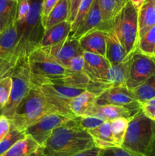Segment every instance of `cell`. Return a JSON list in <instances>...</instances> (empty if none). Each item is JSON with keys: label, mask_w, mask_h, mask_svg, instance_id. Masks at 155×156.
<instances>
[{"label": "cell", "mask_w": 155, "mask_h": 156, "mask_svg": "<svg viewBox=\"0 0 155 156\" xmlns=\"http://www.w3.org/2000/svg\"><path fill=\"white\" fill-rule=\"evenodd\" d=\"M30 10V4L29 0H18V8H17V15L15 24L18 30L19 37H21Z\"/></svg>", "instance_id": "31"}, {"label": "cell", "mask_w": 155, "mask_h": 156, "mask_svg": "<svg viewBox=\"0 0 155 156\" xmlns=\"http://www.w3.org/2000/svg\"><path fill=\"white\" fill-rule=\"evenodd\" d=\"M83 56L85 60L84 73L92 82H94L100 75L111 66V64L106 58L100 55L84 52Z\"/></svg>", "instance_id": "19"}, {"label": "cell", "mask_w": 155, "mask_h": 156, "mask_svg": "<svg viewBox=\"0 0 155 156\" xmlns=\"http://www.w3.org/2000/svg\"><path fill=\"white\" fill-rule=\"evenodd\" d=\"M78 41L81 48L84 52L106 57V36L103 30H92L81 37Z\"/></svg>", "instance_id": "17"}, {"label": "cell", "mask_w": 155, "mask_h": 156, "mask_svg": "<svg viewBox=\"0 0 155 156\" xmlns=\"http://www.w3.org/2000/svg\"><path fill=\"white\" fill-rule=\"evenodd\" d=\"M153 76H155V58L143 54L136 49L132 54L126 87L133 91Z\"/></svg>", "instance_id": "9"}, {"label": "cell", "mask_w": 155, "mask_h": 156, "mask_svg": "<svg viewBox=\"0 0 155 156\" xmlns=\"http://www.w3.org/2000/svg\"><path fill=\"white\" fill-rule=\"evenodd\" d=\"M30 76L43 80L62 79L69 70L50 56L43 48L36 47L27 56Z\"/></svg>", "instance_id": "7"}, {"label": "cell", "mask_w": 155, "mask_h": 156, "mask_svg": "<svg viewBox=\"0 0 155 156\" xmlns=\"http://www.w3.org/2000/svg\"><path fill=\"white\" fill-rule=\"evenodd\" d=\"M129 120H130L126 118H119L110 121L112 139L116 146L121 147L124 141Z\"/></svg>", "instance_id": "29"}, {"label": "cell", "mask_w": 155, "mask_h": 156, "mask_svg": "<svg viewBox=\"0 0 155 156\" xmlns=\"http://www.w3.org/2000/svg\"><path fill=\"white\" fill-rule=\"evenodd\" d=\"M97 96L88 91H84L73 98L70 102V111L74 117H81L88 114L96 105Z\"/></svg>", "instance_id": "21"}, {"label": "cell", "mask_w": 155, "mask_h": 156, "mask_svg": "<svg viewBox=\"0 0 155 156\" xmlns=\"http://www.w3.org/2000/svg\"><path fill=\"white\" fill-rule=\"evenodd\" d=\"M128 1H129V0H117V2H118L119 10H120V9H121L122 8L123 6L126 4V2H127Z\"/></svg>", "instance_id": "46"}, {"label": "cell", "mask_w": 155, "mask_h": 156, "mask_svg": "<svg viewBox=\"0 0 155 156\" xmlns=\"http://www.w3.org/2000/svg\"><path fill=\"white\" fill-rule=\"evenodd\" d=\"M95 103L97 105H115L131 110L141 109L133 91L126 86L112 87L105 90L97 96Z\"/></svg>", "instance_id": "11"}, {"label": "cell", "mask_w": 155, "mask_h": 156, "mask_svg": "<svg viewBox=\"0 0 155 156\" xmlns=\"http://www.w3.org/2000/svg\"><path fill=\"white\" fill-rule=\"evenodd\" d=\"M153 56L155 57V49H154V51H153Z\"/></svg>", "instance_id": "48"}, {"label": "cell", "mask_w": 155, "mask_h": 156, "mask_svg": "<svg viewBox=\"0 0 155 156\" xmlns=\"http://www.w3.org/2000/svg\"><path fill=\"white\" fill-rule=\"evenodd\" d=\"M19 39L15 24L0 34V59H5L15 51Z\"/></svg>", "instance_id": "23"}, {"label": "cell", "mask_w": 155, "mask_h": 156, "mask_svg": "<svg viewBox=\"0 0 155 156\" xmlns=\"http://www.w3.org/2000/svg\"><path fill=\"white\" fill-rule=\"evenodd\" d=\"M71 31V23L68 21H62L45 30L38 47H48L59 44L66 39L70 35Z\"/></svg>", "instance_id": "18"}, {"label": "cell", "mask_w": 155, "mask_h": 156, "mask_svg": "<svg viewBox=\"0 0 155 156\" xmlns=\"http://www.w3.org/2000/svg\"><path fill=\"white\" fill-rule=\"evenodd\" d=\"M19 58L14 52L5 59H0V82L5 77L12 76Z\"/></svg>", "instance_id": "33"}, {"label": "cell", "mask_w": 155, "mask_h": 156, "mask_svg": "<svg viewBox=\"0 0 155 156\" xmlns=\"http://www.w3.org/2000/svg\"><path fill=\"white\" fill-rule=\"evenodd\" d=\"M103 31L106 36V59L111 65L124 62L129 55L127 54L112 26Z\"/></svg>", "instance_id": "16"}, {"label": "cell", "mask_w": 155, "mask_h": 156, "mask_svg": "<svg viewBox=\"0 0 155 156\" xmlns=\"http://www.w3.org/2000/svg\"><path fill=\"white\" fill-rule=\"evenodd\" d=\"M74 117H68L59 113H52L45 115L39 120L29 126L24 133L31 136L38 144L43 147L53 130L63 126Z\"/></svg>", "instance_id": "10"}, {"label": "cell", "mask_w": 155, "mask_h": 156, "mask_svg": "<svg viewBox=\"0 0 155 156\" xmlns=\"http://www.w3.org/2000/svg\"><path fill=\"white\" fill-rule=\"evenodd\" d=\"M85 60L83 54L73 58L67 66V69L72 73H84Z\"/></svg>", "instance_id": "38"}, {"label": "cell", "mask_w": 155, "mask_h": 156, "mask_svg": "<svg viewBox=\"0 0 155 156\" xmlns=\"http://www.w3.org/2000/svg\"><path fill=\"white\" fill-rule=\"evenodd\" d=\"M148 156H155V133H154V139H153V144H152L151 149H150V153Z\"/></svg>", "instance_id": "45"}, {"label": "cell", "mask_w": 155, "mask_h": 156, "mask_svg": "<svg viewBox=\"0 0 155 156\" xmlns=\"http://www.w3.org/2000/svg\"><path fill=\"white\" fill-rule=\"evenodd\" d=\"M153 57H154V56H153ZM154 58H155V57H154Z\"/></svg>", "instance_id": "51"}, {"label": "cell", "mask_w": 155, "mask_h": 156, "mask_svg": "<svg viewBox=\"0 0 155 156\" xmlns=\"http://www.w3.org/2000/svg\"><path fill=\"white\" fill-rule=\"evenodd\" d=\"M15 1H18V0H15Z\"/></svg>", "instance_id": "49"}, {"label": "cell", "mask_w": 155, "mask_h": 156, "mask_svg": "<svg viewBox=\"0 0 155 156\" xmlns=\"http://www.w3.org/2000/svg\"><path fill=\"white\" fill-rule=\"evenodd\" d=\"M11 77L12 79V85L9 101L6 106L0 111V116H4L9 120L13 117L17 107L31 88L30 72L27 58H19Z\"/></svg>", "instance_id": "8"}, {"label": "cell", "mask_w": 155, "mask_h": 156, "mask_svg": "<svg viewBox=\"0 0 155 156\" xmlns=\"http://www.w3.org/2000/svg\"><path fill=\"white\" fill-rule=\"evenodd\" d=\"M132 91L136 100L141 105L155 98V76L149 79Z\"/></svg>", "instance_id": "28"}, {"label": "cell", "mask_w": 155, "mask_h": 156, "mask_svg": "<svg viewBox=\"0 0 155 156\" xmlns=\"http://www.w3.org/2000/svg\"><path fill=\"white\" fill-rule=\"evenodd\" d=\"M25 136V133L19 131L12 125L10 132L9 133L7 136L0 143V156L5 153L17 142L24 139Z\"/></svg>", "instance_id": "32"}, {"label": "cell", "mask_w": 155, "mask_h": 156, "mask_svg": "<svg viewBox=\"0 0 155 156\" xmlns=\"http://www.w3.org/2000/svg\"><path fill=\"white\" fill-rule=\"evenodd\" d=\"M52 113L59 112L46 101L38 90L31 87L30 91L17 107L10 121L14 127L24 132L40 119Z\"/></svg>", "instance_id": "2"}, {"label": "cell", "mask_w": 155, "mask_h": 156, "mask_svg": "<svg viewBox=\"0 0 155 156\" xmlns=\"http://www.w3.org/2000/svg\"><path fill=\"white\" fill-rule=\"evenodd\" d=\"M94 1V0H82L80 5H79L77 15H76L75 17V19H74V21H73V23L71 24V34H70L71 36L76 31L78 27L79 26H80V24H81L84 17L86 16L88 12H89V10L91 9Z\"/></svg>", "instance_id": "35"}, {"label": "cell", "mask_w": 155, "mask_h": 156, "mask_svg": "<svg viewBox=\"0 0 155 156\" xmlns=\"http://www.w3.org/2000/svg\"><path fill=\"white\" fill-rule=\"evenodd\" d=\"M59 0H43V7H42V21L44 27V23H45L46 19L47 16L52 9L55 7Z\"/></svg>", "instance_id": "42"}, {"label": "cell", "mask_w": 155, "mask_h": 156, "mask_svg": "<svg viewBox=\"0 0 155 156\" xmlns=\"http://www.w3.org/2000/svg\"><path fill=\"white\" fill-rule=\"evenodd\" d=\"M130 1L132 2V3L133 4V5L136 8L137 10H138V9H139V8L141 7V5H142L143 1H144V0H130Z\"/></svg>", "instance_id": "44"}, {"label": "cell", "mask_w": 155, "mask_h": 156, "mask_svg": "<svg viewBox=\"0 0 155 156\" xmlns=\"http://www.w3.org/2000/svg\"><path fill=\"white\" fill-rule=\"evenodd\" d=\"M42 48L65 68H67L68 64L73 58L82 55L84 53L81 48L78 40L72 37L70 35L59 44Z\"/></svg>", "instance_id": "12"}, {"label": "cell", "mask_w": 155, "mask_h": 156, "mask_svg": "<svg viewBox=\"0 0 155 156\" xmlns=\"http://www.w3.org/2000/svg\"><path fill=\"white\" fill-rule=\"evenodd\" d=\"M154 133L155 122L141 110L129 120L121 147L143 156H148Z\"/></svg>", "instance_id": "3"}, {"label": "cell", "mask_w": 155, "mask_h": 156, "mask_svg": "<svg viewBox=\"0 0 155 156\" xmlns=\"http://www.w3.org/2000/svg\"><path fill=\"white\" fill-rule=\"evenodd\" d=\"M102 25H103V16H102L101 10L99 5L98 0H94L89 12H88L81 24L78 27L76 31L71 35V37L79 40L81 37L92 30H100Z\"/></svg>", "instance_id": "15"}, {"label": "cell", "mask_w": 155, "mask_h": 156, "mask_svg": "<svg viewBox=\"0 0 155 156\" xmlns=\"http://www.w3.org/2000/svg\"><path fill=\"white\" fill-rule=\"evenodd\" d=\"M100 156H143L119 146L101 150Z\"/></svg>", "instance_id": "37"}, {"label": "cell", "mask_w": 155, "mask_h": 156, "mask_svg": "<svg viewBox=\"0 0 155 156\" xmlns=\"http://www.w3.org/2000/svg\"><path fill=\"white\" fill-rule=\"evenodd\" d=\"M12 79L8 76L0 82V111L6 106L9 101L12 90Z\"/></svg>", "instance_id": "36"}, {"label": "cell", "mask_w": 155, "mask_h": 156, "mask_svg": "<svg viewBox=\"0 0 155 156\" xmlns=\"http://www.w3.org/2000/svg\"><path fill=\"white\" fill-rule=\"evenodd\" d=\"M103 16V25L100 30H105L112 26V21L119 12L117 0H98Z\"/></svg>", "instance_id": "27"}, {"label": "cell", "mask_w": 155, "mask_h": 156, "mask_svg": "<svg viewBox=\"0 0 155 156\" xmlns=\"http://www.w3.org/2000/svg\"><path fill=\"white\" fill-rule=\"evenodd\" d=\"M40 151H41V149H40L39 151H37L36 152H35L34 154H33V155H31L30 156H40Z\"/></svg>", "instance_id": "47"}, {"label": "cell", "mask_w": 155, "mask_h": 156, "mask_svg": "<svg viewBox=\"0 0 155 156\" xmlns=\"http://www.w3.org/2000/svg\"><path fill=\"white\" fill-rule=\"evenodd\" d=\"M141 110H131L124 107L115 106V105H95L85 116L98 117L104 121H112L119 118L131 120Z\"/></svg>", "instance_id": "14"}, {"label": "cell", "mask_w": 155, "mask_h": 156, "mask_svg": "<svg viewBox=\"0 0 155 156\" xmlns=\"http://www.w3.org/2000/svg\"><path fill=\"white\" fill-rule=\"evenodd\" d=\"M141 110L143 112L155 122V98L151 99L146 103L141 104Z\"/></svg>", "instance_id": "41"}, {"label": "cell", "mask_w": 155, "mask_h": 156, "mask_svg": "<svg viewBox=\"0 0 155 156\" xmlns=\"http://www.w3.org/2000/svg\"><path fill=\"white\" fill-rule=\"evenodd\" d=\"M88 132L92 136L96 147L101 150L116 146L112 139L110 121H104L98 127Z\"/></svg>", "instance_id": "22"}, {"label": "cell", "mask_w": 155, "mask_h": 156, "mask_svg": "<svg viewBox=\"0 0 155 156\" xmlns=\"http://www.w3.org/2000/svg\"><path fill=\"white\" fill-rule=\"evenodd\" d=\"M68 0H59L47 16L44 23V29L46 30L62 21H68Z\"/></svg>", "instance_id": "26"}, {"label": "cell", "mask_w": 155, "mask_h": 156, "mask_svg": "<svg viewBox=\"0 0 155 156\" xmlns=\"http://www.w3.org/2000/svg\"><path fill=\"white\" fill-rule=\"evenodd\" d=\"M40 152H41V151H40Z\"/></svg>", "instance_id": "50"}, {"label": "cell", "mask_w": 155, "mask_h": 156, "mask_svg": "<svg viewBox=\"0 0 155 156\" xmlns=\"http://www.w3.org/2000/svg\"><path fill=\"white\" fill-rule=\"evenodd\" d=\"M74 124L86 131L96 129L104 122L102 119L92 116H81L73 118Z\"/></svg>", "instance_id": "34"}, {"label": "cell", "mask_w": 155, "mask_h": 156, "mask_svg": "<svg viewBox=\"0 0 155 156\" xmlns=\"http://www.w3.org/2000/svg\"><path fill=\"white\" fill-rule=\"evenodd\" d=\"M96 147L88 131L74 124L73 118L53 130L41 147L40 156H73Z\"/></svg>", "instance_id": "1"}, {"label": "cell", "mask_w": 155, "mask_h": 156, "mask_svg": "<svg viewBox=\"0 0 155 156\" xmlns=\"http://www.w3.org/2000/svg\"><path fill=\"white\" fill-rule=\"evenodd\" d=\"M82 0H68V21L72 24L73 21L75 19L76 15H77L79 5Z\"/></svg>", "instance_id": "39"}, {"label": "cell", "mask_w": 155, "mask_h": 156, "mask_svg": "<svg viewBox=\"0 0 155 156\" xmlns=\"http://www.w3.org/2000/svg\"><path fill=\"white\" fill-rule=\"evenodd\" d=\"M155 49V25L138 40L137 50L144 55L153 56Z\"/></svg>", "instance_id": "30"}, {"label": "cell", "mask_w": 155, "mask_h": 156, "mask_svg": "<svg viewBox=\"0 0 155 156\" xmlns=\"http://www.w3.org/2000/svg\"><path fill=\"white\" fill-rule=\"evenodd\" d=\"M132 54L129 55L124 62L111 65V66L106 72L100 75L94 82L103 84L106 89L112 87L126 86L132 62Z\"/></svg>", "instance_id": "13"}, {"label": "cell", "mask_w": 155, "mask_h": 156, "mask_svg": "<svg viewBox=\"0 0 155 156\" xmlns=\"http://www.w3.org/2000/svg\"><path fill=\"white\" fill-rule=\"evenodd\" d=\"M18 1L0 0V34L15 24Z\"/></svg>", "instance_id": "25"}, {"label": "cell", "mask_w": 155, "mask_h": 156, "mask_svg": "<svg viewBox=\"0 0 155 156\" xmlns=\"http://www.w3.org/2000/svg\"><path fill=\"white\" fill-rule=\"evenodd\" d=\"M11 127L12 123L10 120L4 116H0V143L7 136Z\"/></svg>", "instance_id": "40"}, {"label": "cell", "mask_w": 155, "mask_h": 156, "mask_svg": "<svg viewBox=\"0 0 155 156\" xmlns=\"http://www.w3.org/2000/svg\"><path fill=\"white\" fill-rule=\"evenodd\" d=\"M40 149V146L31 136L26 135L2 156H30Z\"/></svg>", "instance_id": "24"}, {"label": "cell", "mask_w": 155, "mask_h": 156, "mask_svg": "<svg viewBox=\"0 0 155 156\" xmlns=\"http://www.w3.org/2000/svg\"><path fill=\"white\" fill-rule=\"evenodd\" d=\"M30 10L22 34L15 49V53L20 58H27L34 49L39 47L45 32L42 21L43 0H29Z\"/></svg>", "instance_id": "4"}, {"label": "cell", "mask_w": 155, "mask_h": 156, "mask_svg": "<svg viewBox=\"0 0 155 156\" xmlns=\"http://www.w3.org/2000/svg\"><path fill=\"white\" fill-rule=\"evenodd\" d=\"M100 153H101V149L97 147H93L91 149L79 152L73 156H100Z\"/></svg>", "instance_id": "43"}, {"label": "cell", "mask_w": 155, "mask_h": 156, "mask_svg": "<svg viewBox=\"0 0 155 156\" xmlns=\"http://www.w3.org/2000/svg\"><path fill=\"white\" fill-rule=\"evenodd\" d=\"M138 40L155 25V0H144L138 10Z\"/></svg>", "instance_id": "20"}, {"label": "cell", "mask_w": 155, "mask_h": 156, "mask_svg": "<svg viewBox=\"0 0 155 156\" xmlns=\"http://www.w3.org/2000/svg\"><path fill=\"white\" fill-rule=\"evenodd\" d=\"M30 83L31 87L38 90L46 101L58 112L68 117H75L70 111V102L86 90L58 85L50 81L36 79L31 76Z\"/></svg>", "instance_id": "5"}, {"label": "cell", "mask_w": 155, "mask_h": 156, "mask_svg": "<svg viewBox=\"0 0 155 156\" xmlns=\"http://www.w3.org/2000/svg\"><path fill=\"white\" fill-rule=\"evenodd\" d=\"M116 34L128 55L133 53L138 43V10L129 0L116 14L112 21Z\"/></svg>", "instance_id": "6"}]
</instances>
